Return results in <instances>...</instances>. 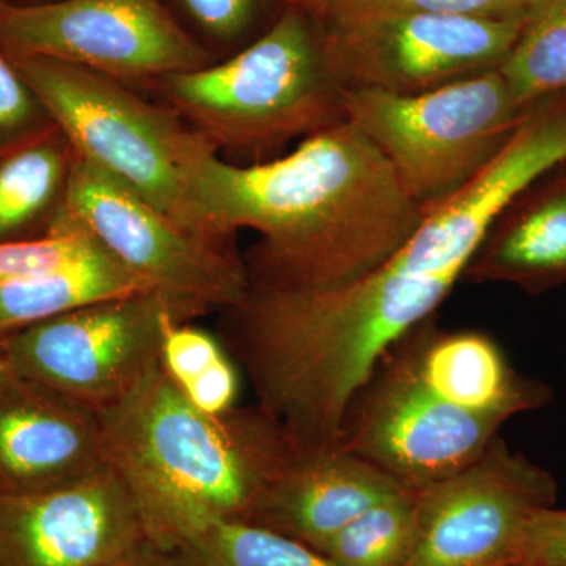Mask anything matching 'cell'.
<instances>
[{
	"label": "cell",
	"instance_id": "cell-1",
	"mask_svg": "<svg viewBox=\"0 0 566 566\" xmlns=\"http://www.w3.org/2000/svg\"><path fill=\"white\" fill-rule=\"evenodd\" d=\"M193 207L214 240L260 234L249 285L329 289L357 281L400 251L424 211L374 142L342 118L290 155L234 166L208 145L189 170Z\"/></svg>",
	"mask_w": 566,
	"mask_h": 566
},
{
	"label": "cell",
	"instance_id": "cell-2",
	"mask_svg": "<svg viewBox=\"0 0 566 566\" xmlns=\"http://www.w3.org/2000/svg\"><path fill=\"white\" fill-rule=\"evenodd\" d=\"M98 412L109 460L132 483L161 547L197 521L251 524L304 447L256 405L205 415L161 363Z\"/></svg>",
	"mask_w": 566,
	"mask_h": 566
},
{
	"label": "cell",
	"instance_id": "cell-3",
	"mask_svg": "<svg viewBox=\"0 0 566 566\" xmlns=\"http://www.w3.org/2000/svg\"><path fill=\"white\" fill-rule=\"evenodd\" d=\"M155 85L170 111L214 148L260 150L345 118L344 88L300 6L229 61Z\"/></svg>",
	"mask_w": 566,
	"mask_h": 566
},
{
	"label": "cell",
	"instance_id": "cell-4",
	"mask_svg": "<svg viewBox=\"0 0 566 566\" xmlns=\"http://www.w3.org/2000/svg\"><path fill=\"white\" fill-rule=\"evenodd\" d=\"M6 52L71 150L182 229L229 245L208 232L189 191L193 159L210 142L172 111L144 102L120 81L73 63Z\"/></svg>",
	"mask_w": 566,
	"mask_h": 566
},
{
	"label": "cell",
	"instance_id": "cell-5",
	"mask_svg": "<svg viewBox=\"0 0 566 566\" xmlns=\"http://www.w3.org/2000/svg\"><path fill=\"white\" fill-rule=\"evenodd\" d=\"M342 109L427 212L482 172L528 107L491 70L415 95L345 88Z\"/></svg>",
	"mask_w": 566,
	"mask_h": 566
},
{
	"label": "cell",
	"instance_id": "cell-6",
	"mask_svg": "<svg viewBox=\"0 0 566 566\" xmlns=\"http://www.w3.org/2000/svg\"><path fill=\"white\" fill-rule=\"evenodd\" d=\"M57 212L91 234L112 260L192 316L233 307L248 268L230 245L196 237L144 197L73 151Z\"/></svg>",
	"mask_w": 566,
	"mask_h": 566
},
{
	"label": "cell",
	"instance_id": "cell-7",
	"mask_svg": "<svg viewBox=\"0 0 566 566\" xmlns=\"http://www.w3.org/2000/svg\"><path fill=\"white\" fill-rule=\"evenodd\" d=\"M188 311L158 293H134L3 333L14 375L102 411L161 363L164 327Z\"/></svg>",
	"mask_w": 566,
	"mask_h": 566
},
{
	"label": "cell",
	"instance_id": "cell-8",
	"mask_svg": "<svg viewBox=\"0 0 566 566\" xmlns=\"http://www.w3.org/2000/svg\"><path fill=\"white\" fill-rule=\"evenodd\" d=\"M502 424L428 389L417 370L411 331L381 357L353 398L338 446L419 490L479 460Z\"/></svg>",
	"mask_w": 566,
	"mask_h": 566
},
{
	"label": "cell",
	"instance_id": "cell-9",
	"mask_svg": "<svg viewBox=\"0 0 566 566\" xmlns=\"http://www.w3.org/2000/svg\"><path fill=\"white\" fill-rule=\"evenodd\" d=\"M0 46L153 84L210 65L161 0H0Z\"/></svg>",
	"mask_w": 566,
	"mask_h": 566
},
{
	"label": "cell",
	"instance_id": "cell-10",
	"mask_svg": "<svg viewBox=\"0 0 566 566\" xmlns=\"http://www.w3.org/2000/svg\"><path fill=\"white\" fill-rule=\"evenodd\" d=\"M524 18L449 13H392L327 24L322 50L342 88L401 95L433 91L497 70Z\"/></svg>",
	"mask_w": 566,
	"mask_h": 566
},
{
	"label": "cell",
	"instance_id": "cell-11",
	"mask_svg": "<svg viewBox=\"0 0 566 566\" xmlns=\"http://www.w3.org/2000/svg\"><path fill=\"white\" fill-rule=\"evenodd\" d=\"M557 495L551 472L495 436L463 471L416 490L420 538L408 566L527 565L532 520Z\"/></svg>",
	"mask_w": 566,
	"mask_h": 566
},
{
	"label": "cell",
	"instance_id": "cell-12",
	"mask_svg": "<svg viewBox=\"0 0 566 566\" xmlns=\"http://www.w3.org/2000/svg\"><path fill=\"white\" fill-rule=\"evenodd\" d=\"M156 545L117 464L66 485L0 493V566H109Z\"/></svg>",
	"mask_w": 566,
	"mask_h": 566
},
{
	"label": "cell",
	"instance_id": "cell-13",
	"mask_svg": "<svg viewBox=\"0 0 566 566\" xmlns=\"http://www.w3.org/2000/svg\"><path fill=\"white\" fill-rule=\"evenodd\" d=\"M109 461L96 409L20 376L0 389V493L66 485Z\"/></svg>",
	"mask_w": 566,
	"mask_h": 566
},
{
	"label": "cell",
	"instance_id": "cell-14",
	"mask_svg": "<svg viewBox=\"0 0 566 566\" xmlns=\"http://www.w3.org/2000/svg\"><path fill=\"white\" fill-rule=\"evenodd\" d=\"M405 490L409 488L344 447H303L251 524L318 553L354 517Z\"/></svg>",
	"mask_w": 566,
	"mask_h": 566
},
{
	"label": "cell",
	"instance_id": "cell-15",
	"mask_svg": "<svg viewBox=\"0 0 566 566\" xmlns=\"http://www.w3.org/2000/svg\"><path fill=\"white\" fill-rule=\"evenodd\" d=\"M412 342L424 385L464 411L505 423L553 400V389L517 374L490 335L479 331L439 333L428 329L424 322L412 331Z\"/></svg>",
	"mask_w": 566,
	"mask_h": 566
},
{
	"label": "cell",
	"instance_id": "cell-16",
	"mask_svg": "<svg viewBox=\"0 0 566 566\" xmlns=\"http://www.w3.org/2000/svg\"><path fill=\"white\" fill-rule=\"evenodd\" d=\"M464 277L510 283L531 294L566 283V166L506 208L476 249Z\"/></svg>",
	"mask_w": 566,
	"mask_h": 566
},
{
	"label": "cell",
	"instance_id": "cell-17",
	"mask_svg": "<svg viewBox=\"0 0 566 566\" xmlns=\"http://www.w3.org/2000/svg\"><path fill=\"white\" fill-rule=\"evenodd\" d=\"M71 145L51 120L0 147V241L50 229L69 178Z\"/></svg>",
	"mask_w": 566,
	"mask_h": 566
},
{
	"label": "cell",
	"instance_id": "cell-18",
	"mask_svg": "<svg viewBox=\"0 0 566 566\" xmlns=\"http://www.w3.org/2000/svg\"><path fill=\"white\" fill-rule=\"evenodd\" d=\"M134 293L151 292L102 249L28 281L0 286V334Z\"/></svg>",
	"mask_w": 566,
	"mask_h": 566
},
{
	"label": "cell",
	"instance_id": "cell-19",
	"mask_svg": "<svg viewBox=\"0 0 566 566\" xmlns=\"http://www.w3.org/2000/svg\"><path fill=\"white\" fill-rule=\"evenodd\" d=\"M166 549L189 566H335L303 543L238 521H197Z\"/></svg>",
	"mask_w": 566,
	"mask_h": 566
},
{
	"label": "cell",
	"instance_id": "cell-20",
	"mask_svg": "<svg viewBox=\"0 0 566 566\" xmlns=\"http://www.w3.org/2000/svg\"><path fill=\"white\" fill-rule=\"evenodd\" d=\"M497 70L523 109L566 93V0H531Z\"/></svg>",
	"mask_w": 566,
	"mask_h": 566
},
{
	"label": "cell",
	"instance_id": "cell-21",
	"mask_svg": "<svg viewBox=\"0 0 566 566\" xmlns=\"http://www.w3.org/2000/svg\"><path fill=\"white\" fill-rule=\"evenodd\" d=\"M420 538L416 490L371 505L318 551L335 566H408Z\"/></svg>",
	"mask_w": 566,
	"mask_h": 566
},
{
	"label": "cell",
	"instance_id": "cell-22",
	"mask_svg": "<svg viewBox=\"0 0 566 566\" xmlns=\"http://www.w3.org/2000/svg\"><path fill=\"white\" fill-rule=\"evenodd\" d=\"M99 251L91 234L55 211L41 237L0 241V286L28 281Z\"/></svg>",
	"mask_w": 566,
	"mask_h": 566
},
{
	"label": "cell",
	"instance_id": "cell-23",
	"mask_svg": "<svg viewBox=\"0 0 566 566\" xmlns=\"http://www.w3.org/2000/svg\"><path fill=\"white\" fill-rule=\"evenodd\" d=\"M531 0H323L315 10L324 25L392 13H449L482 18H524Z\"/></svg>",
	"mask_w": 566,
	"mask_h": 566
},
{
	"label": "cell",
	"instance_id": "cell-24",
	"mask_svg": "<svg viewBox=\"0 0 566 566\" xmlns=\"http://www.w3.org/2000/svg\"><path fill=\"white\" fill-rule=\"evenodd\" d=\"M232 360L214 335L189 322L172 318L164 327L161 364L182 394L214 375Z\"/></svg>",
	"mask_w": 566,
	"mask_h": 566
},
{
	"label": "cell",
	"instance_id": "cell-25",
	"mask_svg": "<svg viewBox=\"0 0 566 566\" xmlns=\"http://www.w3.org/2000/svg\"><path fill=\"white\" fill-rule=\"evenodd\" d=\"M50 122L46 112L0 46V147Z\"/></svg>",
	"mask_w": 566,
	"mask_h": 566
},
{
	"label": "cell",
	"instance_id": "cell-26",
	"mask_svg": "<svg viewBox=\"0 0 566 566\" xmlns=\"http://www.w3.org/2000/svg\"><path fill=\"white\" fill-rule=\"evenodd\" d=\"M193 21L216 39L230 40L245 31L255 0H180Z\"/></svg>",
	"mask_w": 566,
	"mask_h": 566
},
{
	"label": "cell",
	"instance_id": "cell-27",
	"mask_svg": "<svg viewBox=\"0 0 566 566\" xmlns=\"http://www.w3.org/2000/svg\"><path fill=\"white\" fill-rule=\"evenodd\" d=\"M566 562V510H539L528 531L527 565L553 566Z\"/></svg>",
	"mask_w": 566,
	"mask_h": 566
},
{
	"label": "cell",
	"instance_id": "cell-28",
	"mask_svg": "<svg viewBox=\"0 0 566 566\" xmlns=\"http://www.w3.org/2000/svg\"><path fill=\"white\" fill-rule=\"evenodd\" d=\"M109 566H189L172 549H164L158 545H150L140 549L139 553L133 554L115 562Z\"/></svg>",
	"mask_w": 566,
	"mask_h": 566
},
{
	"label": "cell",
	"instance_id": "cell-29",
	"mask_svg": "<svg viewBox=\"0 0 566 566\" xmlns=\"http://www.w3.org/2000/svg\"><path fill=\"white\" fill-rule=\"evenodd\" d=\"M13 368L9 360L6 346H3L2 334H0V389L14 378Z\"/></svg>",
	"mask_w": 566,
	"mask_h": 566
},
{
	"label": "cell",
	"instance_id": "cell-30",
	"mask_svg": "<svg viewBox=\"0 0 566 566\" xmlns=\"http://www.w3.org/2000/svg\"><path fill=\"white\" fill-rule=\"evenodd\" d=\"M293 2L300 7H308L311 6L312 0H293Z\"/></svg>",
	"mask_w": 566,
	"mask_h": 566
},
{
	"label": "cell",
	"instance_id": "cell-31",
	"mask_svg": "<svg viewBox=\"0 0 566 566\" xmlns=\"http://www.w3.org/2000/svg\"><path fill=\"white\" fill-rule=\"evenodd\" d=\"M323 0H312L311 6L307 7V9H315L316 6H319Z\"/></svg>",
	"mask_w": 566,
	"mask_h": 566
},
{
	"label": "cell",
	"instance_id": "cell-32",
	"mask_svg": "<svg viewBox=\"0 0 566 566\" xmlns=\"http://www.w3.org/2000/svg\"><path fill=\"white\" fill-rule=\"evenodd\" d=\"M13 2L32 3V2H41V0H13Z\"/></svg>",
	"mask_w": 566,
	"mask_h": 566
},
{
	"label": "cell",
	"instance_id": "cell-33",
	"mask_svg": "<svg viewBox=\"0 0 566 566\" xmlns=\"http://www.w3.org/2000/svg\"><path fill=\"white\" fill-rule=\"evenodd\" d=\"M553 566H566V562L564 564L553 565Z\"/></svg>",
	"mask_w": 566,
	"mask_h": 566
},
{
	"label": "cell",
	"instance_id": "cell-34",
	"mask_svg": "<svg viewBox=\"0 0 566 566\" xmlns=\"http://www.w3.org/2000/svg\"><path fill=\"white\" fill-rule=\"evenodd\" d=\"M517 566H539V565H517Z\"/></svg>",
	"mask_w": 566,
	"mask_h": 566
}]
</instances>
